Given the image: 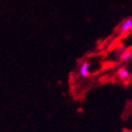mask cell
Masks as SVG:
<instances>
[{"mask_svg":"<svg viewBox=\"0 0 132 132\" xmlns=\"http://www.w3.org/2000/svg\"><path fill=\"white\" fill-rule=\"evenodd\" d=\"M132 29V18H127L121 22L119 25V30L120 32H128L129 30Z\"/></svg>","mask_w":132,"mask_h":132,"instance_id":"obj_1","label":"cell"},{"mask_svg":"<svg viewBox=\"0 0 132 132\" xmlns=\"http://www.w3.org/2000/svg\"><path fill=\"white\" fill-rule=\"evenodd\" d=\"M118 76L121 80H127V78L130 77V71L126 67H121L118 70Z\"/></svg>","mask_w":132,"mask_h":132,"instance_id":"obj_3","label":"cell"},{"mask_svg":"<svg viewBox=\"0 0 132 132\" xmlns=\"http://www.w3.org/2000/svg\"><path fill=\"white\" fill-rule=\"evenodd\" d=\"M116 52H117V55L120 57V56L123 54V53L126 52V50H125L123 46H120V47H118V48H117V51H116Z\"/></svg>","mask_w":132,"mask_h":132,"instance_id":"obj_5","label":"cell"},{"mask_svg":"<svg viewBox=\"0 0 132 132\" xmlns=\"http://www.w3.org/2000/svg\"><path fill=\"white\" fill-rule=\"evenodd\" d=\"M131 58H132V51H127V52H125L123 54H122V55L119 57L120 61H122V62L129 61Z\"/></svg>","mask_w":132,"mask_h":132,"instance_id":"obj_4","label":"cell"},{"mask_svg":"<svg viewBox=\"0 0 132 132\" xmlns=\"http://www.w3.org/2000/svg\"><path fill=\"white\" fill-rule=\"evenodd\" d=\"M89 62L87 61H84L82 64H81V67L80 69H78V74H80V76L82 77H86L88 76L89 74Z\"/></svg>","mask_w":132,"mask_h":132,"instance_id":"obj_2","label":"cell"}]
</instances>
